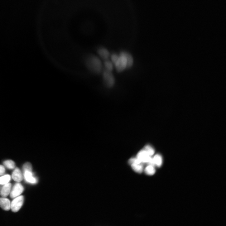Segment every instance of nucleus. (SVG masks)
I'll use <instances>...</instances> for the list:
<instances>
[{
    "mask_svg": "<svg viewBox=\"0 0 226 226\" xmlns=\"http://www.w3.org/2000/svg\"><path fill=\"white\" fill-rule=\"evenodd\" d=\"M12 188L11 183H7L2 188L0 191V195L4 198L7 197L10 193Z\"/></svg>",
    "mask_w": 226,
    "mask_h": 226,
    "instance_id": "6e6552de",
    "label": "nucleus"
},
{
    "mask_svg": "<svg viewBox=\"0 0 226 226\" xmlns=\"http://www.w3.org/2000/svg\"><path fill=\"white\" fill-rule=\"evenodd\" d=\"M152 158L155 166H156L158 167L161 166L163 160L162 157L160 155L157 154Z\"/></svg>",
    "mask_w": 226,
    "mask_h": 226,
    "instance_id": "ddd939ff",
    "label": "nucleus"
},
{
    "mask_svg": "<svg viewBox=\"0 0 226 226\" xmlns=\"http://www.w3.org/2000/svg\"><path fill=\"white\" fill-rule=\"evenodd\" d=\"M131 165L132 169L135 171L139 173H141L143 171L144 167L142 163H133Z\"/></svg>",
    "mask_w": 226,
    "mask_h": 226,
    "instance_id": "f8f14e48",
    "label": "nucleus"
},
{
    "mask_svg": "<svg viewBox=\"0 0 226 226\" xmlns=\"http://www.w3.org/2000/svg\"><path fill=\"white\" fill-rule=\"evenodd\" d=\"M85 63L88 70L94 74H100L103 70V64L100 58L97 56L94 55L88 56Z\"/></svg>",
    "mask_w": 226,
    "mask_h": 226,
    "instance_id": "f03ea898",
    "label": "nucleus"
},
{
    "mask_svg": "<svg viewBox=\"0 0 226 226\" xmlns=\"http://www.w3.org/2000/svg\"><path fill=\"white\" fill-rule=\"evenodd\" d=\"M114 66L118 72H121L126 69L130 68L133 64L132 55L125 51H122L118 55V58L113 62Z\"/></svg>",
    "mask_w": 226,
    "mask_h": 226,
    "instance_id": "f257e3e1",
    "label": "nucleus"
},
{
    "mask_svg": "<svg viewBox=\"0 0 226 226\" xmlns=\"http://www.w3.org/2000/svg\"><path fill=\"white\" fill-rule=\"evenodd\" d=\"M0 206L4 210L8 211L11 209V204L9 200L5 198H0Z\"/></svg>",
    "mask_w": 226,
    "mask_h": 226,
    "instance_id": "1a4fd4ad",
    "label": "nucleus"
},
{
    "mask_svg": "<svg viewBox=\"0 0 226 226\" xmlns=\"http://www.w3.org/2000/svg\"><path fill=\"white\" fill-rule=\"evenodd\" d=\"M103 66L104 67L105 70L112 72L114 67L113 63L111 60L110 61L108 60H105Z\"/></svg>",
    "mask_w": 226,
    "mask_h": 226,
    "instance_id": "4468645a",
    "label": "nucleus"
},
{
    "mask_svg": "<svg viewBox=\"0 0 226 226\" xmlns=\"http://www.w3.org/2000/svg\"><path fill=\"white\" fill-rule=\"evenodd\" d=\"M24 176L26 180L28 183L36 184L37 182L36 179L33 176L32 171H24Z\"/></svg>",
    "mask_w": 226,
    "mask_h": 226,
    "instance_id": "9d476101",
    "label": "nucleus"
},
{
    "mask_svg": "<svg viewBox=\"0 0 226 226\" xmlns=\"http://www.w3.org/2000/svg\"><path fill=\"white\" fill-rule=\"evenodd\" d=\"M23 169L24 171H32V167L31 164L29 162L25 163L23 166Z\"/></svg>",
    "mask_w": 226,
    "mask_h": 226,
    "instance_id": "6ab92c4d",
    "label": "nucleus"
},
{
    "mask_svg": "<svg viewBox=\"0 0 226 226\" xmlns=\"http://www.w3.org/2000/svg\"><path fill=\"white\" fill-rule=\"evenodd\" d=\"M98 53L99 58L104 60L109 59L111 55L109 51L106 48L101 47L98 50Z\"/></svg>",
    "mask_w": 226,
    "mask_h": 226,
    "instance_id": "0eeeda50",
    "label": "nucleus"
},
{
    "mask_svg": "<svg viewBox=\"0 0 226 226\" xmlns=\"http://www.w3.org/2000/svg\"><path fill=\"white\" fill-rule=\"evenodd\" d=\"M24 190L23 187L20 183H17L12 189L10 194V197L13 199L19 196L23 192Z\"/></svg>",
    "mask_w": 226,
    "mask_h": 226,
    "instance_id": "39448f33",
    "label": "nucleus"
},
{
    "mask_svg": "<svg viewBox=\"0 0 226 226\" xmlns=\"http://www.w3.org/2000/svg\"><path fill=\"white\" fill-rule=\"evenodd\" d=\"M137 158L142 163H148L151 157L143 149L138 153Z\"/></svg>",
    "mask_w": 226,
    "mask_h": 226,
    "instance_id": "423d86ee",
    "label": "nucleus"
},
{
    "mask_svg": "<svg viewBox=\"0 0 226 226\" xmlns=\"http://www.w3.org/2000/svg\"><path fill=\"white\" fill-rule=\"evenodd\" d=\"M12 177L14 180L18 182H21L22 180L23 177L22 174L18 168H16L13 171Z\"/></svg>",
    "mask_w": 226,
    "mask_h": 226,
    "instance_id": "9b49d317",
    "label": "nucleus"
},
{
    "mask_svg": "<svg viewBox=\"0 0 226 226\" xmlns=\"http://www.w3.org/2000/svg\"><path fill=\"white\" fill-rule=\"evenodd\" d=\"M102 72L103 81L105 85L108 88H113L115 84V79L112 72L104 70Z\"/></svg>",
    "mask_w": 226,
    "mask_h": 226,
    "instance_id": "7ed1b4c3",
    "label": "nucleus"
},
{
    "mask_svg": "<svg viewBox=\"0 0 226 226\" xmlns=\"http://www.w3.org/2000/svg\"><path fill=\"white\" fill-rule=\"evenodd\" d=\"M144 150L151 156L153 155L155 153V151L154 149L150 146L148 145L146 146Z\"/></svg>",
    "mask_w": 226,
    "mask_h": 226,
    "instance_id": "a211bd4d",
    "label": "nucleus"
},
{
    "mask_svg": "<svg viewBox=\"0 0 226 226\" xmlns=\"http://www.w3.org/2000/svg\"><path fill=\"white\" fill-rule=\"evenodd\" d=\"M4 165L7 168L13 169L15 168L16 165L14 161L11 160H7L3 162Z\"/></svg>",
    "mask_w": 226,
    "mask_h": 226,
    "instance_id": "f3484780",
    "label": "nucleus"
},
{
    "mask_svg": "<svg viewBox=\"0 0 226 226\" xmlns=\"http://www.w3.org/2000/svg\"><path fill=\"white\" fill-rule=\"evenodd\" d=\"M156 169L154 166L151 165H149L145 169V173L149 175H153L156 172Z\"/></svg>",
    "mask_w": 226,
    "mask_h": 226,
    "instance_id": "2eb2a0df",
    "label": "nucleus"
},
{
    "mask_svg": "<svg viewBox=\"0 0 226 226\" xmlns=\"http://www.w3.org/2000/svg\"><path fill=\"white\" fill-rule=\"evenodd\" d=\"M24 198L22 196H19L14 199L11 204V209L14 212H18L22 207Z\"/></svg>",
    "mask_w": 226,
    "mask_h": 226,
    "instance_id": "20e7f679",
    "label": "nucleus"
},
{
    "mask_svg": "<svg viewBox=\"0 0 226 226\" xmlns=\"http://www.w3.org/2000/svg\"><path fill=\"white\" fill-rule=\"evenodd\" d=\"M11 179V176L6 175L0 177V185H6L9 183Z\"/></svg>",
    "mask_w": 226,
    "mask_h": 226,
    "instance_id": "dca6fc26",
    "label": "nucleus"
},
{
    "mask_svg": "<svg viewBox=\"0 0 226 226\" xmlns=\"http://www.w3.org/2000/svg\"><path fill=\"white\" fill-rule=\"evenodd\" d=\"M5 167L2 165H0V175L4 174L5 172Z\"/></svg>",
    "mask_w": 226,
    "mask_h": 226,
    "instance_id": "aec40b11",
    "label": "nucleus"
}]
</instances>
